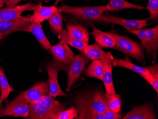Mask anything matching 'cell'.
<instances>
[{"instance_id": "cell-1", "label": "cell", "mask_w": 158, "mask_h": 119, "mask_svg": "<svg viewBox=\"0 0 158 119\" xmlns=\"http://www.w3.org/2000/svg\"><path fill=\"white\" fill-rule=\"evenodd\" d=\"M65 107V104L48 95L34 104H29V114L26 119H56Z\"/></svg>"}, {"instance_id": "cell-2", "label": "cell", "mask_w": 158, "mask_h": 119, "mask_svg": "<svg viewBox=\"0 0 158 119\" xmlns=\"http://www.w3.org/2000/svg\"><path fill=\"white\" fill-rule=\"evenodd\" d=\"M106 108L105 93L98 90L93 92H84L76 97L75 108L77 115L90 111L104 113Z\"/></svg>"}, {"instance_id": "cell-3", "label": "cell", "mask_w": 158, "mask_h": 119, "mask_svg": "<svg viewBox=\"0 0 158 119\" xmlns=\"http://www.w3.org/2000/svg\"><path fill=\"white\" fill-rule=\"evenodd\" d=\"M60 12H65L88 23L103 22L102 16L106 10V6L73 7L61 5L58 8Z\"/></svg>"}, {"instance_id": "cell-4", "label": "cell", "mask_w": 158, "mask_h": 119, "mask_svg": "<svg viewBox=\"0 0 158 119\" xmlns=\"http://www.w3.org/2000/svg\"><path fill=\"white\" fill-rule=\"evenodd\" d=\"M111 33L116 41V46L114 49L136 59L142 63H145L144 52L139 43L131 40L127 36H120L115 33Z\"/></svg>"}, {"instance_id": "cell-5", "label": "cell", "mask_w": 158, "mask_h": 119, "mask_svg": "<svg viewBox=\"0 0 158 119\" xmlns=\"http://www.w3.org/2000/svg\"><path fill=\"white\" fill-rule=\"evenodd\" d=\"M129 32L137 36L142 42V46L145 48L148 57L153 60L157 58L158 49V26L144 30H128Z\"/></svg>"}, {"instance_id": "cell-6", "label": "cell", "mask_w": 158, "mask_h": 119, "mask_svg": "<svg viewBox=\"0 0 158 119\" xmlns=\"http://www.w3.org/2000/svg\"><path fill=\"white\" fill-rule=\"evenodd\" d=\"M49 50L53 57L52 64L54 67L58 72L67 71L75 56L68 45L60 42Z\"/></svg>"}, {"instance_id": "cell-7", "label": "cell", "mask_w": 158, "mask_h": 119, "mask_svg": "<svg viewBox=\"0 0 158 119\" xmlns=\"http://www.w3.org/2000/svg\"><path fill=\"white\" fill-rule=\"evenodd\" d=\"M89 61L83 54H78L75 56L72 63L68 68L67 75L68 81L66 92H69L71 87L73 86L77 80L87 66Z\"/></svg>"}, {"instance_id": "cell-8", "label": "cell", "mask_w": 158, "mask_h": 119, "mask_svg": "<svg viewBox=\"0 0 158 119\" xmlns=\"http://www.w3.org/2000/svg\"><path fill=\"white\" fill-rule=\"evenodd\" d=\"M48 81H43L35 83L31 88L21 93L19 96L29 104H34L42 98L48 95Z\"/></svg>"}, {"instance_id": "cell-9", "label": "cell", "mask_w": 158, "mask_h": 119, "mask_svg": "<svg viewBox=\"0 0 158 119\" xmlns=\"http://www.w3.org/2000/svg\"><path fill=\"white\" fill-rule=\"evenodd\" d=\"M29 114V104L18 96L10 102H6V107L2 112V117L13 116L27 118Z\"/></svg>"}, {"instance_id": "cell-10", "label": "cell", "mask_w": 158, "mask_h": 119, "mask_svg": "<svg viewBox=\"0 0 158 119\" xmlns=\"http://www.w3.org/2000/svg\"><path fill=\"white\" fill-rule=\"evenodd\" d=\"M149 19V18L141 20L127 19L109 15H102V21L107 23L119 25L125 28L127 30L129 29L140 30L142 28L147 26L149 25L147 23V22Z\"/></svg>"}, {"instance_id": "cell-11", "label": "cell", "mask_w": 158, "mask_h": 119, "mask_svg": "<svg viewBox=\"0 0 158 119\" xmlns=\"http://www.w3.org/2000/svg\"><path fill=\"white\" fill-rule=\"evenodd\" d=\"M29 17L22 16L14 20H0V33L8 36L16 32H20L23 28L31 23Z\"/></svg>"}, {"instance_id": "cell-12", "label": "cell", "mask_w": 158, "mask_h": 119, "mask_svg": "<svg viewBox=\"0 0 158 119\" xmlns=\"http://www.w3.org/2000/svg\"><path fill=\"white\" fill-rule=\"evenodd\" d=\"M114 58L110 53L105 56L101 59L103 65V82L105 87L106 94H116V91L113 82L112 62Z\"/></svg>"}, {"instance_id": "cell-13", "label": "cell", "mask_w": 158, "mask_h": 119, "mask_svg": "<svg viewBox=\"0 0 158 119\" xmlns=\"http://www.w3.org/2000/svg\"><path fill=\"white\" fill-rule=\"evenodd\" d=\"M38 5L28 2L20 6L6 7L0 9V20H14L21 16V13L27 11H34Z\"/></svg>"}, {"instance_id": "cell-14", "label": "cell", "mask_w": 158, "mask_h": 119, "mask_svg": "<svg viewBox=\"0 0 158 119\" xmlns=\"http://www.w3.org/2000/svg\"><path fill=\"white\" fill-rule=\"evenodd\" d=\"M46 71L48 72L49 77V90L48 95L54 98L58 96H68L65 94L61 89L59 83H58L57 75L59 72L53 66V64L49 63L47 66Z\"/></svg>"}, {"instance_id": "cell-15", "label": "cell", "mask_w": 158, "mask_h": 119, "mask_svg": "<svg viewBox=\"0 0 158 119\" xmlns=\"http://www.w3.org/2000/svg\"><path fill=\"white\" fill-rule=\"evenodd\" d=\"M123 119H156L153 107L146 104L134 108L129 112Z\"/></svg>"}, {"instance_id": "cell-16", "label": "cell", "mask_w": 158, "mask_h": 119, "mask_svg": "<svg viewBox=\"0 0 158 119\" xmlns=\"http://www.w3.org/2000/svg\"><path fill=\"white\" fill-rule=\"evenodd\" d=\"M42 27V26L41 23H31L30 24L23 28L20 32L31 33L37 39L41 46H42L46 50H49L52 46L46 37Z\"/></svg>"}, {"instance_id": "cell-17", "label": "cell", "mask_w": 158, "mask_h": 119, "mask_svg": "<svg viewBox=\"0 0 158 119\" xmlns=\"http://www.w3.org/2000/svg\"><path fill=\"white\" fill-rule=\"evenodd\" d=\"M58 9L55 6H43L39 4L34 10L33 15L29 17L31 23H41L45 20L48 19Z\"/></svg>"}, {"instance_id": "cell-18", "label": "cell", "mask_w": 158, "mask_h": 119, "mask_svg": "<svg viewBox=\"0 0 158 119\" xmlns=\"http://www.w3.org/2000/svg\"><path fill=\"white\" fill-rule=\"evenodd\" d=\"M92 29L91 34L94 36L97 43L101 48H114L116 46V41L111 33L105 32L94 26H93Z\"/></svg>"}, {"instance_id": "cell-19", "label": "cell", "mask_w": 158, "mask_h": 119, "mask_svg": "<svg viewBox=\"0 0 158 119\" xmlns=\"http://www.w3.org/2000/svg\"><path fill=\"white\" fill-rule=\"evenodd\" d=\"M66 28L70 36L88 44L89 40V34L88 30L84 27L69 23L66 25Z\"/></svg>"}, {"instance_id": "cell-20", "label": "cell", "mask_w": 158, "mask_h": 119, "mask_svg": "<svg viewBox=\"0 0 158 119\" xmlns=\"http://www.w3.org/2000/svg\"><path fill=\"white\" fill-rule=\"evenodd\" d=\"M113 66H119L130 69L135 72L137 73L143 78L147 76L150 78V74L146 68L141 67L133 64L131 62L129 57H126L124 59H119L114 60L112 62Z\"/></svg>"}, {"instance_id": "cell-21", "label": "cell", "mask_w": 158, "mask_h": 119, "mask_svg": "<svg viewBox=\"0 0 158 119\" xmlns=\"http://www.w3.org/2000/svg\"><path fill=\"white\" fill-rule=\"evenodd\" d=\"M82 52L86 57L92 61L98 59L101 60L103 57L109 54L104 52L97 43L91 45H87Z\"/></svg>"}, {"instance_id": "cell-22", "label": "cell", "mask_w": 158, "mask_h": 119, "mask_svg": "<svg viewBox=\"0 0 158 119\" xmlns=\"http://www.w3.org/2000/svg\"><path fill=\"white\" fill-rule=\"evenodd\" d=\"M105 6L107 11H119L125 9H135L137 10H143L145 9L142 5L132 4L125 0H110V2Z\"/></svg>"}, {"instance_id": "cell-23", "label": "cell", "mask_w": 158, "mask_h": 119, "mask_svg": "<svg viewBox=\"0 0 158 119\" xmlns=\"http://www.w3.org/2000/svg\"><path fill=\"white\" fill-rule=\"evenodd\" d=\"M86 76L95 78L103 81V65L100 59L93 60L86 69Z\"/></svg>"}, {"instance_id": "cell-24", "label": "cell", "mask_w": 158, "mask_h": 119, "mask_svg": "<svg viewBox=\"0 0 158 119\" xmlns=\"http://www.w3.org/2000/svg\"><path fill=\"white\" fill-rule=\"evenodd\" d=\"M0 88H1V95H0V104H2L4 100L8 97L11 92L15 91L9 83L8 81L6 78L3 68L0 65Z\"/></svg>"}, {"instance_id": "cell-25", "label": "cell", "mask_w": 158, "mask_h": 119, "mask_svg": "<svg viewBox=\"0 0 158 119\" xmlns=\"http://www.w3.org/2000/svg\"><path fill=\"white\" fill-rule=\"evenodd\" d=\"M59 37L61 42L74 47L81 51H82L85 47L88 45L83 42L74 39L73 37L70 36L67 30H64L59 35Z\"/></svg>"}, {"instance_id": "cell-26", "label": "cell", "mask_w": 158, "mask_h": 119, "mask_svg": "<svg viewBox=\"0 0 158 119\" xmlns=\"http://www.w3.org/2000/svg\"><path fill=\"white\" fill-rule=\"evenodd\" d=\"M105 99L107 106L114 112L119 113L121 108V96L118 94L105 93Z\"/></svg>"}, {"instance_id": "cell-27", "label": "cell", "mask_w": 158, "mask_h": 119, "mask_svg": "<svg viewBox=\"0 0 158 119\" xmlns=\"http://www.w3.org/2000/svg\"><path fill=\"white\" fill-rule=\"evenodd\" d=\"M150 74V78L144 76L147 82L154 88L157 94L158 93V65L157 63H154L146 68Z\"/></svg>"}, {"instance_id": "cell-28", "label": "cell", "mask_w": 158, "mask_h": 119, "mask_svg": "<svg viewBox=\"0 0 158 119\" xmlns=\"http://www.w3.org/2000/svg\"><path fill=\"white\" fill-rule=\"evenodd\" d=\"M63 17L61 15V12L59 10L55 12L54 15L48 19L49 24L52 27L54 32L60 34L62 32L64 29L62 27Z\"/></svg>"}, {"instance_id": "cell-29", "label": "cell", "mask_w": 158, "mask_h": 119, "mask_svg": "<svg viewBox=\"0 0 158 119\" xmlns=\"http://www.w3.org/2000/svg\"><path fill=\"white\" fill-rule=\"evenodd\" d=\"M146 9L150 13V18L152 20L157 19L158 17V0H148Z\"/></svg>"}, {"instance_id": "cell-30", "label": "cell", "mask_w": 158, "mask_h": 119, "mask_svg": "<svg viewBox=\"0 0 158 119\" xmlns=\"http://www.w3.org/2000/svg\"><path fill=\"white\" fill-rule=\"evenodd\" d=\"M77 119H106L104 113L90 111L84 112L77 115Z\"/></svg>"}, {"instance_id": "cell-31", "label": "cell", "mask_w": 158, "mask_h": 119, "mask_svg": "<svg viewBox=\"0 0 158 119\" xmlns=\"http://www.w3.org/2000/svg\"><path fill=\"white\" fill-rule=\"evenodd\" d=\"M77 117V112L75 107H71L68 110H64L58 114L56 119H73Z\"/></svg>"}, {"instance_id": "cell-32", "label": "cell", "mask_w": 158, "mask_h": 119, "mask_svg": "<svg viewBox=\"0 0 158 119\" xmlns=\"http://www.w3.org/2000/svg\"><path fill=\"white\" fill-rule=\"evenodd\" d=\"M104 114L105 116L106 119H121L122 117L121 114L114 112L107 106Z\"/></svg>"}, {"instance_id": "cell-33", "label": "cell", "mask_w": 158, "mask_h": 119, "mask_svg": "<svg viewBox=\"0 0 158 119\" xmlns=\"http://www.w3.org/2000/svg\"><path fill=\"white\" fill-rule=\"evenodd\" d=\"M23 0H8L6 3V7H11L16 6L18 3H19Z\"/></svg>"}, {"instance_id": "cell-34", "label": "cell", "mask_w": 158, "mask_h": 119, "mask_svg": "<svg viewBox=\"0 0 158 119\" xmlns=\"http://www.w3.org/2000/svg\"><path fill=\"white\" fill-rule=\"evenodd\" d=\"M8 0H0V9L3 7L4 4H6Z\"/></svg>"}, {"instance_id": "cell-35", "label": "cell", "mask_w": 158, "mask_h": 119, "mask_svg": "<svg viewBox=\"0 0 158 119\" xmlns=\"http://www.w3.org/2000/svg\"><path fill=\"white\" fill-rule=\"evenodd\" d=\"M4 109V107H3V106H2V104H0V118H2V112H3Z\"/></svg>"}, {"instance_id": "cell-36", "label": "cell", "mask_w": 158, "mask_h": 119, "mask_svg": "<svg viewBox=\"0 0 158 119\" xmlns=\"http://www.w3.org/2000/svg\"><path fill=\"white\" fill-rule=\"evenodd\" d=\"M5 36H4V35L0 33V41L1 40H2V39H3V38H5Z\"/></svg>"}, {"instance_id": "cell-37", "label": "cell", "mask_w": 158, "mask_h": 119, "mask_svg": "<svg viewBox=\"0 0 158 119\" xmlns=\"http://www.w3.org/2000/svg\"><path fill=\"white\" fill-rule=\"evenodd\" d=\"M86 1H89V0H86Z\"/></svg>"}]
</instances>
